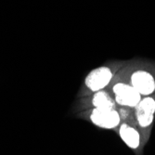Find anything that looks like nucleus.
<instances>
[{
  "label": "nucleus",
  "mask_w": 155,
  "mask_h": 155,
  "mask_svg": "<svg viewBox=\"0 0 155 155\" xmlns=\"http://www.w3.org/2000/svg\"><path fill=\"white\" fill-rule=\"evenodd\" d=\"M114 93L116 103L121 106L136 108L142 100L140 93L137 91L132 84L118 83L114 84Z\"/></svg>",
  "instance_id": "f257e3e1"
},
{
  "label": "nucleus",
  "mask_w": 155,
  "mask_h": 155,
  "mask_svg": "<svg viewBox=\"0 0 155 155\" xmlns=\"http://www.w3.org/2000/svg\"><path fill=\"white\" fill-rule=\"evenodd\" d=\"M90 120L95 125L101 128L114 129L119 125L121 117L115 109L95 108L90 114Z\"/></svg>",
  "instance_id": "f03ea898"
},
{
  "label": "nucleus",
  "mask_w": 155,
  "mask_h": 155,
  "mask_svg": "<svg viewBox=\"0 0 155 155\" xmlns=\"http://www.w3.org/2000/svg\"><path fill=\"white\" fill-rule=\"evenodd\" d=\"M155 114V98L147 96L142 98L136 107V116L138 124L145 128L150 126L154 119Z\"/></svg>",
  "instance_id": "20e7f679"
},
{
  "label": "nucleus",
  "mask_w": 155,
  "mask_h": 155,
  "mask_svg": "<svg viewBox=\"0 0 155 155\" xmlns=\"http://www.w3.org/2000/svg\"><path fill=\"white\" fill-rule=\"evenodd\" d=\"M92 103L94 107L97 109H114L115 105L110 96L103 90L97 91L94 94Z\"/></svg>",
  "instance_id": "0eeeda50"
},
{
  "label": "nucleus",
  "mask_w": 155,
  "mask_h": 155,
  "mask_svg": "<svg viewBox=\"0 0 155 155\" xmlns=\"http://www.w3.org/2000/svg\"><path fill=\"white\" fill-rule=\"evenodd\" d=\"M131 84L141 96H150L155 91V79L146 71H137L131 75Z\"/></svg>",
  "instance_id": "39448f33"
},
{
  "label": "nucleus",
  "mask_w": 155,
  "mask_h": 155,
  "mask_svg": "<svg viewBox=\"0 0 155 155\" xmlns=\"http://www.w3.org/2000/svg\"><path fill=\"white\" fill-rule=\"evenodd\" d=\"M119 135L123 141L132 150H136L140 145V134L132 126L123 124L119 128Z\"/></svg>",
  "instance_id": "423d86ee"
},
{
  "label": "nucleus",
  "mask_w": 155,
  "mask_h": 155,
  "mask_svg": "<svg viewBox=\"0 0 155 155\" xmlns=\"http://www.w3.org/2000/svg\"><path fill=\"white\" fill-rule=\"evenodd\" d=\"M112 72L109 67L101 66L96 68L86 78V86L93 92H97L106 87L112 79Z\"/></svg>",
  "instance_id": "7ed1b4c3"
}]
</instances>
